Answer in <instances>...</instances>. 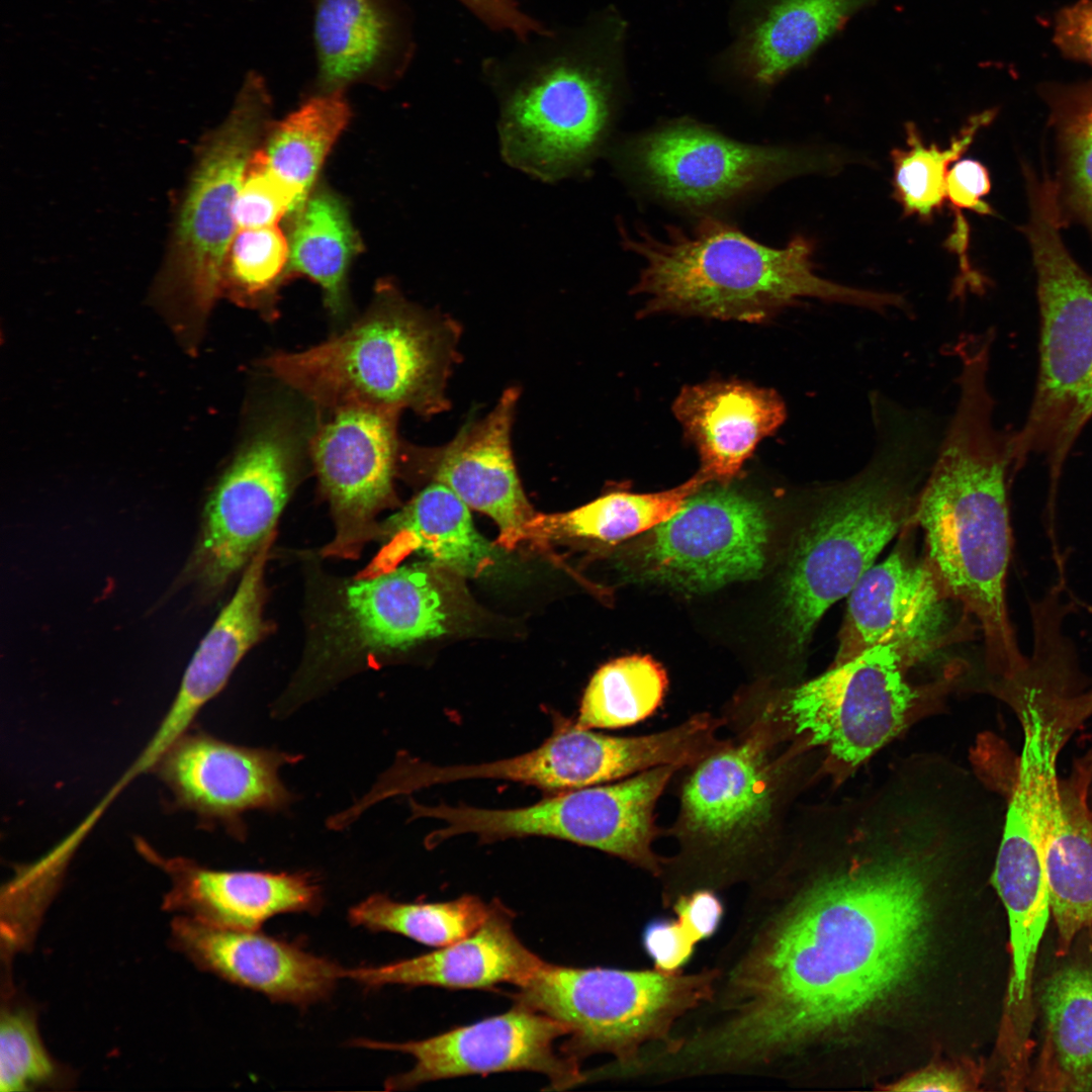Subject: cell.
<instances>
[{"instance_id": "1", "label": "cell", "mask_w": 1092, "mask_h": 1092, "mask_svg": "<svg viewBox=\"0 0 1092 1092\" xmlns=\"http://www.w3.org/2000/svg\"><path fill=\"white\" fill-rule=\"evenodd\" d=\"M842 860L795 881L772 863L751 882L712 966L711 998L676 1028L691 1078L779 1077L827 1033L890 997L923 953L931 884L971 841L944 798L871 788L818 807Z\"/></svg>"}, {"instance_id": "2", "label": "cell", "mask_w": 1092, "mask_h": 1092, "mask_svg": "<svg viewBox=\"0 0 1092 1092\" xmlns=\"http://www.w3.org/2000/svg\"><path fill=\"white\" fill-rule=\"evenodd\" d=\"M958 359V401L912 524L922 531L925 556L941 584L979 624L989 678H1000L1026 661L1006 604L1015 431L998 430L992 421L990 354L974 348Z\"/></svg>"}, {"instance_id": "3", "label": "cell", "mask_w": 1092, "mask_h": 1092, "mask_svg": "<svg viewBox=\"0 0 1092 1092\" xmlns=\"http://www.w3.org/2000/svg\"><path fill=\"white\" fill-rule=\"evenodd\" d=\"M731 734L685 767L678 811L667 830L675 851L663 856V908L697 890L749 885L777 859L789 809L812 750L789 741L766 700L723 715Z\"/></svg>"}, {"instance_id": "4", "label": "cell", "mask_w": 1092, "mask_h": 1092, "mask_svg": "<svg viewBox=\"0 0 1092 1092\" xmlns=\"http://www.w3.org/2000/svg\"><path fill=\"white\" fill-rule=\"evenodd\" d=\"M620 24L606 12L548 27L481 63L499 105L505 159L544 180L581 170L609 125Z\"/></svg>"}, {"instance_id": "5", "label": "cell", "mask_w": 1092, "mask_h": 1092, "mask_svg": "<svg viewBox=\"0 0 1092 1092\" xmlns=\"http://www.w3.org/2000/svg\"><path fill=\"white\" fill-rule=\"evenodd\" d=\"M666 230L659 239L642 229L630 236L621 228L625 248L644 260L636 291L648 296L649 311L759 322L807 297L877 312L909 308L901 294L817 275L813 244L803 236L772 248L714 217H703L690 232Z\"/></svg>"}, {"instance_id": "6", "label": "cell", "mask_w": 1092, "mask_h": 1092, "mask_svg": "<svg viewBox=\"0 0 1092 1092\" xmlns=\"http://www.w3.org/2000/svg\"><path fill=\"white\" fill-rule=\"evenodd\" d=\"M377 291L341 333L305 350L273 353L260 366L317 413L347 405L406 408L423 417L444 412L459 327L388 285Z\"/></svg>"}, {"instance_id": "7", "label": "cell", "mask_w": 1092, "mask_h": 1092, "mask_svg": "<svg viewBox=\"0 0 1092 1092\" xmlns=\"http://www.w3.org/2000/svg\"><path fill=\"white\" fill-rule=\"evenodd\" d=\"M1029 217L1023 232L1036 271L1039 371L1027 419L1014 433L1015 472L1043 453L1053 489L1079 433L1092 418V277L1066 248L1053 179L1025 175Z\"/></svg>"}, {"instance_id": "8", "label": "cell", "mask_w": 1092, "mask_h": 1092, "mask_svg": "<svg viewBox=\"0 0 1092 1092\" xmlns=\"http://www.w3.org/2000/svg\"><path fill=\"white\" fill-rule=\"evenodd\" d=\"M716 977L712 965L667 974L654 968H577L544 962L518 987L514 998L567 1027L561 1052L571 1060L612 1056L614 1061L586 1073L588 1080H606L634 1062L647 1045L666 1041L682 1017L711 998Z\"/></svg>"}, {"instance_id": "9", "label": "cell", "mask_w": 1092, "mask_h": 1092, "mask_svg": "<svg viewBox=\"0 0 1092 1092\" xmlns=\"http://www.w3.org/2000/svg\"><path fill=\"white\" fill-rule=\"evenodd\" d=\"M680 769L678 765H661L613 784L554 794L536 804L511 809L415 802L413 815L444 825L427 836L428 847L464 834L475 835L484 843L550 837L604 851L658 879L663 856L653 847L661 834L655 808Z\"/></svg>"}, {"instance_id": "10", "label": "cell", "mask_w": 1092, "mask_h": 1092, "mask_svg": "<svg viewBox=\"0 0 1092 1092\" xmlns=\"http://www.w3.org/2000/svg\"><path fill=\"white\" fill-rule=\"evenodd\" d=\"M894 646H875L768 700L790 741L824 752L840 782L906 728L927 690Z\"/></svg>"}, {"instance_id": "11", "label": "cell", "mask_w": 1092, "mask_h": 1092, "mask_svg": "<svg viewBox=\"0 0 1092 1092\" xmlns=\"http://www.w3.org/2000/svg\"><path fill=\"white\" fill-rule=\"evenodd\" d=\"M271 95L249 72L226 118L205 136L177 208L161 283L207 310L222 293L236 236V202L248 164L270 126Z\"/></svg>"}, {"instance_id": "12", "label": "cell", "mask_w": 1092, "mask_h": 1092, "mask_svg": "<svg viewBox=\"0 0 1092 1092\" xmlns=\"http://www.w3.org/2000/svg\"><path fill=\"white\" fill-rule=\"evenodd\" d=\"M314 424L283 405L256 421L205 505L190 565L202 585L222 586L273 536L309 457Z\"/></svg>"}, {"instance_id": "13", "label": "cell", "mask_w": 1092, "mask_h": 1092, "mask_svg": "<svg viewBox=\"0 0 1092 1092\" xmlns=\"http://www.w3.org/2000/svg\"><path fill=\"white\" fill-rule=\"evenodd\" d=\"M552 734L528 752L493 761L436 765L406 753L368 793L371 803L435 785L465 780H503L552 795L628 778L661 765H684L694 753L682 724L646 735L610 736L578 728L556 715Z\"/></svg>"}, {"instance_id": "14", "label": "cell", "mask_w": 1092, "mask_h": 1092, "mask_svg": "<svg viewBox=\"0 0 1092 1092\" xmlns=\"http://www.w3.org/2000/svg\"><path fill=\"white\" fill-rule=\"evenodd\" d=\"M770 524L762 505L721 483L687 498L634 551V576L686 594L752 579L766 560Z\"/></svg>"}, {"instance_id": "15", "label": "cell", "mask_w": 1092, "mask_h": 1092, "mask_svg": "<svg viewBox=\"0 0 1092 1092\" xmlns=\"http://www.w3.org/2000/svg\"><path fill=\"white\" fill-rule=\"evenodd\" d=\"M916 529L905 528L889 556L848 595L832 664L882 645L894 646L912 668L970 632L972 617L947 594L924 549L917 551Z\"/></svg>"}, {"instance_id": "16", "label": "cell", "mask_w": 1092, "mask_h": 1092, "mask_svg": "<svg viewBox=\"0 0 1092 1092\" xmlns=\"http://www.w3.org/2000/svg\"><path fill=\"white\" fill-rule=\"evenodd\" d=\"M628 160L654 192L694 208L722 203L832 164L813 153L739 143L689 121L636 140L630 145Z\"/></svg>"}, {"instance_id": "17", "label": "cell", "mask_w": 1092, "mask_h": 1092, "mask_svg": "<svg viewBox=\"0 0 1092 1092\" xmlns=\"http://www.w3.org/2000/svg\"><path fill=\"white\" fill-rule=\"evenodd\" d=\"M568 1034L557 1019L516 1003L506 1013L453 1028L421 1040L383 1042L359 1038L355 1045L400 1052L415 1059L414 1067L387 1079L386 1090H407L427 1082L530 1071L547 1077L550 1090H565L587 1081L579 1063L555 1052L557 1038Z\"/></svg>"}, {"instance_id": "18", "label": "cell", "mask_w": 1092, "mask_h": 1092, "mask_svg": "<svg viewBox=\"0 0 1092 1092\" xmlns=\"http://www.w3.org/2000/svg\"><path fill=\"white\" fill-rule=\"evenodd\" d=\"M399 414L365 405L316 414L309 459L336 521L330 553L353 550L392 502L401 447Z\"/></svg>"}, {"instance_id": "19", "label": "cell", "mask_w": 1092, "mask_h": 1092, "mask_svg": "<svg viewBox=\"0 0 1092 1092\" xmlns=\"http://www.w3.org/2000/svg\"><path fill=\"white\" fill-rule=\"evenodd\" d=\"M299 756L236 745L204 733H185L155 769L181 808L242 834L251 810L275 811L291 801L279 769Z\"/></svg>"}, {"instance_id": "20", "label": "cell", "mask_w": 1092, "mask_h": 1092, "mask_svg": "<svg viewBox=\"0 0 1092 1092\" xmlns=\"http://www.w3.org/2000/svg\"><path fill=\"white\" fill-rule=\"evenodd\" d=\"M518 399V388L506 389L487 416L468 422L446 445L426 448L401 443L400 447V456L427 469L432 481L490 517L499 529L496 543L507 549L527 539L529 523L536 515L523 491L512 452Z\"/></svg>"}, {"instance_id": "21", "label": "cell", "mask_w": 1092, "mask_h": 1092, "mask_svg": "<svg viewBox=\"0 0 1092 1092\" xmlns=\"http://www.w3.org/2000/svg\"><path fill=\"white\" fill-rule=\"evenodd\" d=\"M446 571L418 563L350 582L331 622L335 634L347 651L368 654L405 650L445 634L456 611Z\"/></svg>"}, {"instance_id": "22", "label": "cell", "mask_w": 1092, "mask_h": 1092, "mask_svg": "<svg viewBox=\"0 0 1092 1092\" xmlns=\"http://www.w3.org/2000/svg\"><path fill=\"white\" fill-rule=\"evenodd\" d=\"M174 944L195 965L276 1002L305 1006L331 995L345 970L332 961L258 930L213 925L178 915Z\"/></svg>"}, {"instance_id": "23", "label": "cell", "mask_w": 1092, "mask_h": 1092, "mask_svg": "<svg viewBox=\"0 0 1092 1092\" xmlns=\"http://www.w3.org/2000/svg\"><path fill=\"white\" fill-rule=\"evenodd\" d=\"M134 843L145 858L170 877L164 906L179 915L258 930L275 915L313 913L322 905L321 888L309 874L212 870L189 858L164 856L140 837Z\"/></svg>"}, {"instance_id": "24", "label": "cell", "mask_w": 1092, "mask_h": 1092, "mask_svg": "<svg viewBox=\"0 0 1092 1092\" xmlns=\"http://www.w3.org/2000/svg\"><path fill=\"white\" fill-rule=\"evenodd\" d=\"M312 27L320 93L390 84L414 57L411 17L398 0H315Z\"/></svg>"}, {"instance_id": "25", "label": "cell", "mask_w": 1092, "mask_h": 1092, "mask_svg": "<svg viewBox=\"0 0 1092 1092\" xmlns=\"http://www.w3.org/2000/svg\"><path fill=\"white\" fill-rule=\"evenodd\" d=\"M514 913L497 900L484 922L469 935L419 957L377 967L346 969L345 978L362 985L433 986L449 989L525 984L544 964L517 936Z\"/></svg>"}, {"instance_id": "26", "label": "cell", "mask_w": 1092, "mask_h": 1092, "mask_svg": "<svg viewBox=\"0 0 1092 1092\" xmlns=\"http://www.w3.org/2000/svg\"><path fill=\"white\" fill-rule=\"evenodd\" d=\"M672 410L699 451L701 471L723 484L786 417L776 391L736 381L685 387Z\"/></svg>"}, {"instance_id": "27", "label": "cell", "mask_w": 1092, "mask_h": 1092, "mask_svg": "<svg viewBox=\"0 0 1092 1092\" xmlns=\"http://www.w3.org/2000/svg\"><path fill=\"white\" fill-rule=\"evenodd\" d=\"M272 538L245 567L236 593L189 661L160 723L168 735L180 737L186 733L202 707L223 689L240 660L265 631L263 573Z\"/></svg>"}, {"instance_id": "28", "label": "cell", "mask_w": 1092, "mask_h": 1092, "mask_svg": "<svg viewBox=\"0 0 1092 1092\" xmlns=\"http://www.w3.org/2000/svg\"><path fill=\"white\" fill-rule=\"evenodd\" d=\"M876 1L768 0L741 32L731 63L753 83L774 85Z\"/></svg>"}, {"instance_id": "29", "label": "cell", "mask_w": 1092, "mask_h": 1092, "mask_svg": "<svg viewBox=\"0 0 1092 1092\" xmlns=\"http://www.w3.org/2000/svg\"><path fill=\"white\" fill-rule=\"evenodd\" d=\"M1044 864L1059 953L1092 925V793L1077 770L1058 783Z\"/></svg>"}, {"instance_id": "30", "label": "cell", "mask_w": 1092, "mask_h": 1092, "mask_svg": "<svg viewBox=\"0 0 1092 1092\" xmlns=\"http://www.w3.org/2000/svg\"><path fill=\"white\" fill-rule=\"evenodd\" d=\"M1040 1000L1043 1042L1027 1084L1036 1090L1092 1091V971L1060 970Z\"/></svg>"}, {"instance_id": "31", "label": "cell", "mask_w": 1092, "mask_h": 1092, "mask_svg": "<svg viewBox=\"0 0 1092 1092\" xmlns=\"http://www.w3.org/2000/svg\"><path fill=\"white\" fill-rule=\"evenodd\" d=\"M398 549L461 576H478L497 561L498 552L475 528L470 508L450 488L432 481L395 517Z\"/></svg>"}, {"instance_id": "32", "label": "cell", "mask_w": 1092, "mask_h": 1092, "mask_svg": "<svg viewBox=\"0 0 1092 1092\" xmlns=\"http://www.w3.org/2000/svg\"><path fill=\"white\" fill-rule=\"evenodd\" d=\"M286 278L305 276L318 284L330 313L348 309L347 275L361 244L341 199L322 189L295 213L289 238Z\"/></svg>"}, {"instance_id": "33", "label": "cell", "mask_w": 1092, "mask_h": 1092, "mask_svg": "<svg viewBox=\"0 0 1092 1092\" xmlns=\"http://www.w3.org/2000/svg\"><path fill=\"white\" fill-rule=\"evenodd\" d=\"M711 479L701 470L685 483L659 492H611L565 513L536 514L527 539L580 537L617 542L650 531L675 515L689 496Z\"/></svg>"}, {"instance_id": "34", "label": "cell", "mask_w": 1092, "mask_h": 1092, "mask_svg": "<svg viewBox=\"0 0 1092 1092\" xmlns=\"http://www.w3.org/2000/svg\"><path fill=\"white\" fill-rule=\"evenodd\" d=\"M350 116L344 92H316L284 119L270 124L259 151L269 168L305 202L327 155Z\"/></svg>"}, {"instance_id": "35", "label": "cell", "mask_w": 1092, "mask_h": 1092, "mask_svg": "<svg viewBox=\"0 0 1092 1092\" xmlns=\"http://www.w3.org/2000/svg\"><path fill=\"white\" fill-rule=\"evenodd\" d=\"M1056 133L1059 168L1054 179L1062 216L1082 222L1092 236V78L1041 84Z\"/></svg>"}, {"instance_id": "36", "label": "cell", "mask_w": 1092, "mask_h": 1092, "mask_svg": "<svg viewBox=\"0 0 1092 1092\" xmlns=\"http://www.w3.org/2000/svg\"><path fill=\"white\" fill-rule=\"evenodd\" d=\"M666 688L663 667L650 656L615 659L592 676L574 724L590 730L621 728L641 722L662 704Z\"/></svg>"}, {"instance_id": "37", "label": "cell", "mask_w": 1092, "mask_h": 1092, "mask_svg": "<svg viewBox=\"0 0 1092 1092\" xmlns=\"http://www.w3.org/2000/svg\"><path fill=\"white\" fill-rule=\"evenodd\" d=\"M996 114L997 110L992 108L971 116L946 148L925 144L916 126L906 124L907 149L896 148L891 152L894 196L904 215L930 220L941 210L950 165L968 151L979 131Z\"/></svg>"}, {"instance_id": "38", "label": "cell", "mask_w": 1092, "mask_h": 1092, "mask_svg": "<svg viewBox=\"0 0 1092 1092\" xmlns=\"http://www.w3.org/2000/svg\"><path fill=\"white\" fill-rule=\"evenodd\" d=\"M490 906L472 895L446 902L401 903L377 894L352 907L348 917L356 926L442 947L476 930L487 918Z\"/></svg>"}, {"instance_id": "39", "label": "cell", "mask_w": 1092, "mask_h": 1092, "mask_svg": "<svg viewBox=\"0 0 1092 1092\" xmlns=\"http://www.w3.org/2000/svg\"><path fill=\"white\" fill-rule=\"evenodd\" d=\"M289 244L276 225L241 229L230 247L222 292L266 320L277 316L279 286L286 278Z\"/></svg>"}, {"instance_id": "40", "label": "cell", "mask_w": 1092, "mask_h": 1092, "mask_svg": "<svg viewBox=\"0 0 1092 1092\" xmlns=\"http://www.w3.org/2000/svg\"><path fill=\"white\" fill-rule=\"evenodd\" d=\"M56 1067L44 1049L32 1013L22 1008L2 1012L0 1024V1090L24 1091L47 1084Z\"/></svg>"}, {"instance_id": "41", "label": "cell", "mask_w": 1092, "mask_h": 1092, "mask_svg": "<svg viewBox=\"0 0 1092 1092\" xmlns=\"http://www.w3.org/2000/svg\"><path fill=\"white\" fill-rule=\"evenodd\" d=\"M304 203L298 192L269 168L258 148L248 164L237 198L238 228L275 225L285 214L298 212Z\"/></svg>"}, {"instance_id": "42", "label": "cell", "mask_w": 1092, "mask_h": 1092, "mask_svg": "<svg viewBox=\"0 0 1092 1092\" xmlns=\"http://www.w3.org/2000/svg\"><path fill=\"white\" fill-rule=\"evenodd\" d=\"M641 943L662 973L681 972L696 952L698 942L676 918H653L643 927Z\"/></svg>"}, {"instance_id": "43", "label": "cell", "mask_w": 1092, "mask_h": 1092, "mask_svg": "<svg viewBox=\"0 0 1092 1092\" xmlns=\"http://www.w3.org/2000/svg\"><path fill=\"white\" fill-rule=\"evenodd\" d=\"M1053 42L1066 59L1092 68V0H1077L1056 13Z\"/></svg>"}, {"instance_id": "44", "label": "cell", "mask_w": 1092, "mask_h": 1092, "mask_svg": "<svg viewBox=\"0 0 1092 1092\" xmlns=\"http://www.w3.org/2000/svg\"><path fill=\"white\" fill-rule=\"evenodd\" d=\"M991 189L987 168L974 159L953 163L946 177V200L954 213L972 210L982 215H994V210L983 199Z\"/></svg>"}, {"instance_id": "45", "label": "cell", "mask_w": 1092, "mask_h": 1092, "mask_svg": "<svg viewBox=\"0 0 1092 1092\" xmlns=\"http://www.w3.org/2000/svg\"><path fill=\"white\" fill-rule=\"evenodd\" d=\"M669 909L698 943L716 934L725 914L721 898L712 890H697L682 895Z\"/></svg>"}, {"instance_id": "46", "label": "cell", "mask_w": 1092, "mask_h": 1092, "mask_svg": "<svg viewBox=\"0 0 1092 1092\" xmlns=\"http://www.w3.org/2000/svg\"><path fill=\"white\" fill-rule=\"evenodd\" d=\"M970 1089V1081L961 1071L945 1067H931L920 1070L886 1088L889 1091L899 1092H961Z\"/></svg>"}, {"instance_id": "47", "label": "cell", "mask_w": 1092, "mask_h": 1092, "mask_svg": "<svg viewBox=\"0 0 1092 1092\" xmlns=\"http://www.w3.org/2000/svg\"><path fill=\"white\" fill-rule=\"evenodd\" d=\"M1092 693V689H1091ZM1083 760L1092 772V748L1084 755Z\"/></svg>"}]
</instances>
